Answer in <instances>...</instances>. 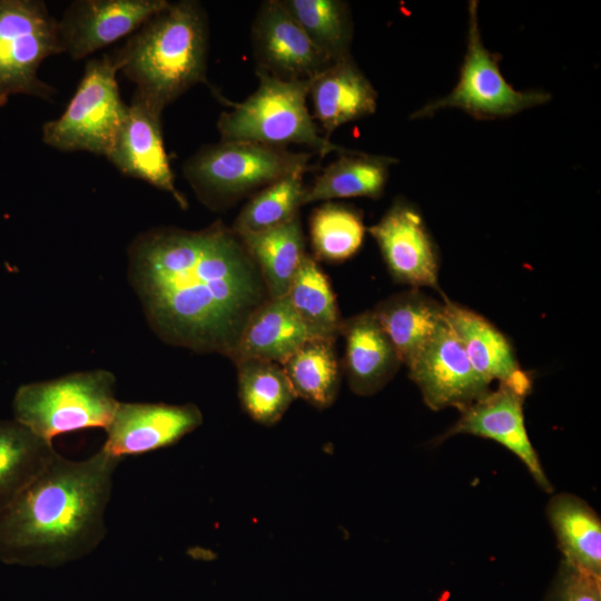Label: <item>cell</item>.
<instances>
[{"mask_svg":"<svg viewBox=\"0 0 601 601\" xmlns=\"http://www.w3.org/2000/svg\"><path fill=\"white\" fill-rule=\"evenodd\" d=\"M315 118L325 137L344 124L373 115L377 92L352 57L331 63L311 81L309 92Z\"/></svg>","mask_w":601,"mask_h":601,"instance_id":"obj_17","label":"cell"},{"mask_svg":"<svg viewBox=\"0 0 601 601\" xmlns=\"http://www.w3.org/2000/svg\"><path fill=\"white\" fill-rule=\"evenodd\" d=\"M543 601H601V577L561 560Z\"/></svg>","mask_w":601,"mask_h":601,"instance_id":"obj_32","label":"cell"},{"mask_svg":"<svg viewBox=\"0 0 601 601\" xmlns=\"http://www.w3.org/2000/svg\"><path fill=\"white\" fill-rule=\"evenodd\" d=\"M128 275L158 337L229 358L249 317L269 298L242 238L219 220L199 230L139 234L128 247Z\"/></svg>","mask_w":601,"mask_h":601,"instance_id":"obj_1","label":"cell"},{"mask_svg":"<svg viewBox=\"0 0 601 601\" xmlns=\"http://www.w3.org/2000/svg\"><path fill=\"white\" fill-rule=\"evenodd\" d=\"M313 154L220 141L199 148L185 161L183 173L198 199L217 210L285 176L312 170Z\"/></svg>","mask_w":601,"mask_h":601,"instance_id":"obj_5","label":"cell"},{"mask_svg":"<svg viewBox=\"0 0 601 601\" xmlns=\"http://www.w3.org/2000/svg\"><path fill=\"white\" fill-rule=\"evenodd\" d=\"M118 403L115 375L92 370L19 386L12 412L13 420L52 442L56 436L79 430H105Z\"/></svg>","mask_w":601,"mask_h":601,"instance_id":"obj_6","label":"cell"},{"mask_svg":"<svg viewBox=\"0 0 601 601\" xmlns=\"http://www.w3.org/2000/svg\"><path fill=\"white\" fill-rule=\"evenodd\" d=\"M311 41L332 62L351 58L353 23L341 0H282Z\"/></svg>","mask_w":601,"mask_h":601,"instance_id":"obj_29","label":"cell"},{"mask_svg":"<svg viewBox=\"0 0 601 601\" xmlns=\"http://www.w3.org/2000/svg\"><path fill=\"white\" fill-rule=\"evenodd\" d=\"M302 173L285 176L258 190L243 207L233 230L254 234L283 225L297 215L306 186Z\"/></svg>","mask_w":601,"mask_h":601,"instance_id":"obj_30","label":"cell"},{"mask_svg":"<svg viewBox=\"0 0 601 601\" xmlns=\"http://www.w3.org/2000/svg\"><path fill=\"white\" fill-rule=\"evenodd\" d=\"M532 390V380L502 383L495 391L463 408L460 418L439 440L470 434L497 442L526 466L536 484L545 492L553 490L540 463L524 423L523 404Z\"/></svg>","mask_w":601,"mask_h":601,"instance_id":"obj_10","label":"cell"},{"mask_svg":"<svg viewBox=\"0 0 601 601\" xmlns=\"http://www.w3.org/2000/svg\"><path fill=\"white\" fill-rule=\"evenodd\" d=\"M111 56L136 85L134 96L161 115L191 87L207 82V14L198 1L169 2Z\"/></svg>","mask_w":601,"mask_h":601,"instance_id":"obj_3","label":"cell"},{"mask_svg":"<svg viewBox=\"0 0 601 601\" xmlns=\"http://www.w3.org/2000/svg\"><path fill=\"white\" fill-rule=\"evenodd\" d=\"M391 276L413 288L439 289V254L420 211L395 200L378 223L368 227Z\"/></svg>","mask_w":601,"mask_h":601,"instance_id":"obj_14","label":"cell"},{"mask_svg":"<svg viewBox=\"0 0 601 601\" xmlns=\"http://www.w3.org/2000/svg\"><path fill=\"white\" fill-rule=\"evenodd\" d=\"M372 311L402 364L406 366L431 341L444 321L443 304L416 288L395 294Z\"/></svg>","mask_w":601,"mask_h":601,"instance_id":"obj_21","label":"cell"},{"mask_svg":"<svg viewBox=\"0 0 601 601\" xmlns=\"http://www.w3.org/2000/svg\"><path fill=\"white\" fill-rule=\"evenodd\" d=\"M335 339L313 337L292 354L282 367L296 397L324 410L336 400L341 384V366Z\"/></svg>","mask_w":601,"mask_h":601,"instance_id":"obj_25","label":"cell"},{"mask_svg":"<svg viewBox=\"0 0 601 601\" xmlns=\"http://www.w3.org/2000/svg\"><path fill=\"white\" fill-rule=\"evenodd\" d=\"M313 337L335 339L343 319L328 278L316 259L305 255L286 294Z\"/></svg>","mask_w":601,"mask_h":601,"instance_id":"obj_28","label":"cell"},{"mask_svg":"<svg viewBox=\"0 0 601 601\" xmlns=\"http://www.w3.org/2000/svg\"><path fill=\"white\" fill-rule=\"evenodd\" d=\"M160 114L132 96L115 144L106 157L122 175L141 179L170 194L180 208L186 197L176 188L175 177L165 150Z\"/></svg>","mask_w":601,"mask_h":601,"instance_id":"obj_16","label":"cell"},{"mask_svg":"<svg viewBox=\"0 0 601 601\" xmlns=\"http://www.w3.org/2000/svg\"><path fill=\"white\" fill-rule=\"evenodd\" d=\"M395 162L397 159L393 157L347 149L306 186L303 205L351 197L377 199L384 193L390 167Z\"/></svg>","mask_w":601,"mask_h":601,"instance_id":"obj_22","label":"cell"},{"mask_svg":"<svg viewBox=\"0 0 601 601\" xmlns=\"http://www.w3.org/2000/svg\"><path fill=\"white\" fill-rule=\"evenodd\" d=\"M444 319L460 339L477 374L489 384L532 378L521 368L508 337L476 312L445 299Z\"/></svg>","mask_w":601,"mask_h":601,"instance_id":"obj_19","label":"cell"},{"mask_svg":"<svg viewBox=\"0 0 601 601\" xmlns=\"http://www.w3.org/2000/svg\"><path fill=\"white\" fill-rule=\"evenodd\" d=\"M119 462L102 449L83 460L57 452L0 510V562L57 568L92 553L107 534Z\"/></svg>","mask_w":601,"mask_h":601,"instance_id":"obj_2","label":"cell"},{"mask_svg":"<svg viewBox=\"0 0 601 601\" xmlns=\"http://www.w3.org/2000/svg\"><path fill=\"white\" fill-rule=\"evenodd\" d=\"M309 233L316 256L336 263L357 253L364 240L365 226L355 208L329 201L313 211Z\"/></svg>","mask_w":601,"mask_h":601,"instance_id":"obj_31","label":"cell"},{"mask_svg":"<svg viewBox=\"0 0 601 601\" xmlns=\"http://www.w3.org/2000/svg\"><path fill=\"white\" fill-rule=\"evenodd\" d=\"M500 56L489 51L482 41L477 22V2L469 6L467 49L455 88L445 97L426 104L411 119L433 115L443 108H460L477 119L509 117L548 102L549 92L519 91L503 78Z\"/></svg>","mask_w":601,"mask_h":601,"instance_id":"obj_9","label":"cell"},{"mask_svg":"<svg viewBox=\"0 0 601 601\" xmlns=\"http://www.w3.org/2000/svg\"><path fill=\"white\" fill-rule=\"evenodd\" d=\"M166 0H78L58 20L62 52L80 60L134 33Z\"/></svg>","mask_w":601,"mask_h":601,"instance_id":"obj_15","label":"cell"},{"mask_svg":"<svg viewBox=\"0 0 601 601\" xmlns=\"http://www.w3.org/2000/svg\"><path fill=\"white\" fill-rule=\"evenodd\" d=\"M62 53L58 20L39 0H0V107L13 95L52 100L56 88L38 70Z\"/></svg>","mask_w":601,"mask_h":601,"instance_id":"obj_8","label":"cell"},{"mask_svg":"<svg viewBox=\"0 0 601 601\" xmlns=\"http://www.w3.org/2000/svg\"><path fill=\"white\" fill-rule=\"evenodd\" d=\"M252 43L256 71L285 81L311 80L333 63L282 0L260 4L253 22Z\"/></svg>","mask_w":601,"mask_h":601,"instance_id":"obj_12","label":"cell"},{"mask_svg":"<svg viewBox=\"0 0 601 601\" xmlns=\"http://www.w3.org/2000/svg\"><path fill=\"white\" fill-rule=\"evenodd\" d=\"M311 338L286 295L268 298L249 317L230 359L235 364L260 359L282 365Z\"/></svg>","mask_w":601,"mask_h":601,"instance_id":"obj_20","label":"cell"},{"mask_svg":"<svg viewBox=\"0 0 601 601\" xmlns=\"http://www.w3.org/2000/svg\"><path fill=\"white\" fill-rule=\"evenodd\" d=\"M344 371L351 390L370 396L382 390L402 364L373 311L343 321Z\"/></svg>","mask_w":601,"mask_h":601,"instance_id":"obj_18","label":"cell"},{"mask_svg":"<svg viewBox=\"0 0 601 601\" xmlns=\"http://www.w3.org/2000/svg\"><path fill=\"white\" fill-rule=\"evenodd\" d=\"M238 236L256 263L269 298L285 296L306 255L300 216L264 231Z\"/></svg>","mask_w":601,"mask_h":601,"instance_id":"obj_24","label":"cell"},{"mask_svg":"<svg viewBox=\"0 0 601 601\" xmlns=\"http://www.w3.org/2000/svg\"><path fill=\"white\" fill-rule=\"evenodd\" d=\"M562 560L593 575L601 577V521L582 499L554 495L546 508Z\"/></svg>","mask_w":601,"mask_h":601,"instance_id":"obj_23","label":"cell"},{"mask_svg":"<svg viewBox=\"0 0 601 601\" xmlns=\"http://www.w3.org/2000/svg\"><path fill=\"white\" fill-rule=\"evenodd\" d=\"M56 453L52 442L37 436L16 420H0V510Z\"/></svg>","mask_w":601,"mask_h":601,"instance_id":"obj_26","label":"cell"},{"mask_svg":"<svg viewBox=\"0 0 601 601\" xmlns=\"http://www.w3.org/2000/svg\"><path fill=\"white\" fill-rule=\"evenodd\" d=\"M258 88L244 101L220 114L217 129L220 141H243L285 148L304 145L321 157L347 150L319 135L309 114L307 97L311 80L285 81L256 71Z\"/></svg>","mask_w":601,"mask_h":601,"instance_id":"obj_4","label":"cell"},{"mask_svg":"<svg viewBox=\"0 0 601 601\" xmlns=\"http://www.w3.org/2000/svg\"><path fill=\"white\" fill-rule=\"evenodd\" d=\"M236 366L243 410L262 425L276 424L296 398L280 364L246 359Z\"/></svg>","mask_w":601,"mask_h":601,"instance_id":"obj_27","label":"cell"},{"mask_svg":"<svg viewBox=\"0 0 601 601\" xmlns=\"http://www.w3.org/2000/svg\"><path fill=\"white\" fill-rule=\"evenodd\" d=\"M111 53L88 60L83 76L62 115L42 127V140L61 151L107 157L127 115Z\"/></svg>","mask_w":601,"mask_h":601,"instance_id":"obj_7","label":"cell"},{"mask_svg":"<svg viewBox=\"0 0 601 601\" xmlns=\"http://www.w3.org/2000/svg\"><path fill=\"white\" fill-rule=\"evenodd\" d=\"M407 368L425 404L434 411H462L490 391L445 319Z\"/></svg>","mask_w":601,"mask_h":601,"instance_id":"obj_11","label":"cell"},{"mask_svg":"<svg viewBox=\"0 0 601 601\" xmlns=\"http://www.w3.org/2000/svg\"><path fill=\"white\" fill-rule=\"evenodd\" d=\"M203 413L194 403H128L120 402L105 428L101 449L121 460L176 444L199 427Z\"/></svg>","mask_w":601,"mask_h":601,"instance_id":"obj_13","label":"cell"}]
</instances>
